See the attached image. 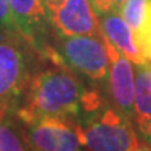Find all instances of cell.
<instances>
[{
  "mask_svg": "<svg viewBox=\"0 0 151 151\" xmlns=\"http://www.w3.org/2000/svg\"><path fill=\"white\" fill-rule=\"evenodd\" d=\"M88 91L80 76L70 69L50 67L34 74L16 115L22 123L39 118H63L77 123Z\"/></svg>",
  "mask_w": 151,
  "mask_h": 151,
  "instance_id": "obj_1",
  "label": "cell"
},
{
  "mask_svg": "<svg viewBox=\"0 0 151 151\" xmlns=\"http://www.w3.org/2000/svg\"><path fill=\"white\" fill-rule=\"evenodd\" d=\"M76 132L88 151H134L140 144L132 119L113 106L76 123Z\"/></svg>",
  "mask_w": 151,
  "mask_h": 151,
  "instance_id": "obj_2",
  "label": "cell"
},
{
  "mask_svg": "<svg viewBox=\"0 0 151 151\" xmlns=\"http://www.w3.org/2000/svg\"><path fill=\"white\" fill-rule=\"evenodd\" d=\"M31 50L35 49L20 32L0 35V99L14 111L35 74Z\"/></svg>",
  "mask_w": 151,
  "mask_h": 151,
  "instance_id": "obj_3",
  "label": "cell"
},
{
  "mask_svg": "<svg viewBox=\"0 0 151 151\" xmlns=\"http://www.w3.org/2000/svg\"><path fill=\"white\" fill-rule=\"evenodd\" d=\"M52 49L55 60L63 62V66L77 76L94 83L108 80L111 60L102 37L58 35Z\"/></svg>",
  "mask_w": 151,
  "mask_h": 151,
  "instance_id": "obj_4",
  "label": "cell"
},
{
  "mask_svg": "<svg viewBox=\"0 0 151 151\" xmlns=\"http://www.w3.org/2000/svg\"><path fill=\"white\" fill-rule=\"evenodd\" d=\"M28 151H77L80 140L76 123L63 118H39L21 129Z\"/></svg>",
  "mask_w": 151,
  "mask_h": 151,
  "instance_id": "obj_5",
  "label": "cell"
},
{
  "mask_svg": "<svg viewBox=\"0 0 151 151\" xmlns=\"http://www.w3.org/2000/svg\"><path fill=\"white\" fill-rule=\"evenodd\" d=\"M17 31L32 45L37 52L48 55L49 28L52 27L45 0H9Z\"/></svg>",
  "mask_w": 151,
  "mask_h": 151,
  "instance_id": "obj_6",
  "label": "cell"
},
{
  "mask_svg": "<svg viewBox=\"0 0 151 151\" xmlns=\"http://www.w3.org/2000/svg\"><path fill=\"white\" fill-rule=\"evenodd\" d=\"M104 42L109 55L108 95L112 106L133 120L134 118V69L124 55H122L104 34Z\"/></svg>",
  "mask_w": 151,
  "mask_h": 151,
  "instance_id": "obj_7",
  "label": "cell"
},
{
  "mask_svg": "<svg viewBox=\"0 0 151 151\" xmlns=\"http://www.w3.org/2000/svg\"><path fill=\"white\" fill-rule=\"evenodd\" d=\"M49 18L58 35H104L99 16L90 0H65L49 11Z\"/></svg>",
  "mask_w": 151,
  "mask_h": 151,
  "instance_id": "obj_8",
  "label": "cell"
},
{
  "mask_svg": "<svg viewBox=\"0 0 151 151\" xmlns=\"http://www.w3.org/2000/svg\"><path fill=\"white\" fill-rule=\"evenodd\" d=\"M99 21H101L104 34L113 43V46L122 55H124L134 65L148 63L139 50L133 29L130 28V25L126 22L120 13H111V14L99 16Z\"/></svg>",
  "mask_w": 151,
  "mask_h": 151,
  "instance_id": "obj_9",
  "label": "cell"
},
{
  "mask_svg": "<svg viewBox=\"0 0 151 151\" xmlns=\"http://www.w3.org/2000/svg\"><path fill=\"white\" fill-rule=\"evenodd\" d=\"M134 118L140 134L151 129V63L134 65Z\"/></svg>",
  "mask_w": 151,
  "mask_h": 151,
  "instance_id": "obj_10",
  "label": "cell"
},
{
  "mask_svg": "<svg viewBox=\"0 0 151 151\" xmlns=\"http://www.w3.org/2000/svg\"><path fill=\"white\" fill-rule=\"evenodd\" d=\"M0 151H28L21 130L10 118L0 123Z\"/></svg>",
  "mask_w": 151,
  "mask_h": 151,
  "instance_id": "obj_11",
  "label": "cell"
},
{
  "mask_svg": "<svg viewBox=\"0 0 151 151\" xmlns=\"http://www.w3.org/2000/svg\"><path fill=\"white\" fill-rule=\"evenodd\" d=\"M133 34H134L136 43L143 58L146 59V62L151 63V0H148L147 3L146 16H144L141 27Z\"/></svg>",
  "mask_w": 151,
  "mask_h": 151,
  "instance_id": "obj_12",
  "label": "cell"
},
{
  "mask_svg": "<svg viewBox=\"0 0 151 151\" xmlns=\"http://www.w3.org/2000/svg\"><path fill=\"white\" fill-rule=\"evenodd\" d=\"M147 3H148V0H127L120 10L122 17L130 25L133 32L137 31L143 24L147 10Z\"/></svg>",
  "mask_w": 151,
  "mask_h": 151,
  "instance_id": "obj_13",
  "label": "cell"
},
{
  "mask_svg": "<svg viewBox=\"0 0 151 151\" xmlns=\"http://www.w3.org/2000/svg\"><path fill=\"white\" fill-rule=\"evenodd\" d=\"M10 32H18L11 16L9 0H0V35Z\"/></svg>",
  "mask_w": 151,
  "mask_h": 151,
  "instance_id": "obj_14",
  "label": "cell"
},
{
  "mask_svg": "<svg viewBox=\"0 0 151 151\" xmlns=\"http://www.w3.org/2000/svg\"><path fill=\"white\" fill-rule=\"evenodd\" d=\"M98 16H105L111 13H120L123 4L127 0H90Z\"/></svg>",
  "mask_w": 151,
  "mask_h": 151,
  "instance_id": "obj_15",
  "label": "cell"
},
{
  "mask_svg": "<svg viewBox=\"0 0 151 151\" xmlns=\"http://www.w3.org/2000/svg\"><path fill=\"white\" fill-rule=\"evenodd\" d=\"M11 109H13V108H11L10 104L0 99V123H1L6 118H7V113L10 112Z\"/></svg>",
  "mask_w": 151,
  "mask_h": 151,
  "instance_id": "obj_16",
  "label": "cell"
},
{
  "mask_svg": "<svg viewBox=\"0 0 151 151\" xmlns=\"http://www.w3.org/2000/svg\"><path fill=\"white\" fill-rule=\"evenodd\" d=\"M63 1H65V0H45V4L48 7V11H50L52 9L58 7V6H59L60 3H63Z\"/></svg>",
  "mask_w": 151,
  "mask_h": 151,
  "instance_id": "obj_17",
  "label": "cell"
},
{
  "mask_svg": "<svg viewBox=\"0 0 151 151\" xmlns=\"http://www.w3.org/2000/svg\"><path fill=\"white\" fill-rule=\"evenodd\" d=\"M134 151H151V146L147 143V141H141Z\"/></svg>",
  "mask_w": 151,
  "mask_h": 151,
  "instance_id": "obj_18",
  "label": "cell"
},
{
  "mask_svg": "<svg viewBox=\"0 0 151 151\" xmlns=\"http://www.w3.org/2000/svg\"><path fill=\"white\" fill-rule=\"evenodd\" d=\"M144 141H147V143H148V144L151 146V129H150V132H148V133L144 136Z\"/></svg>",
  "mask_w": 151,
  "mask_h": 151,
  "instance_id": "obj_19",
  "label": "cell"
}]
</instances>
